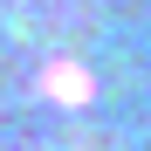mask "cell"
Here are the masks:
<instances>
[{
  "instance_id": "1",
  "label": "cell",
  "mask_w": 151,
  "mask_h": 151,
  "mask_svg": "<svg viewBox=\"0 0 151 151\" xmlns=\"http://www.w3.org/2000/svg\"><path fill=\"white\" fill-rule=\"evenodd\" d=\"M41 89L55 96V103H89V96H96V76L83 62H48L41 69Z\"/></svg>"
}]
</instances>
